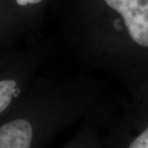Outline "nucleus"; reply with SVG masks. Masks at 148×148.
<instances>
[{
	"label": "nucleus",
	"mask_w": 148,
	"mask_h": 148,
	"mask_svg": "<svg viewBox=\"0 0 148 148\" xmlns=\"http://www.w3.org/2000/svg\"><path fill=\"white\" fill-rule=\"evenodd\" d=\"M94 110L86 118L77 132L65 143L62 148H104L102 135L96 126Z\"/></svg>",
	"instance_id": "obj_6"
},
{
	"label": "nucleus",
	"mask_w": 148,
	"mask_h": 148,
	"mask_svg": "<svg viewBox=\"0 0 148 148\" xmlns=\"http://www.w3.org/2000/svg\"><path fill=\"white\" fill-rule=\"evenodd\" d=\"M133 96L127 113L102 137L104 148H148V83Z\"/></svg>",
	"instance_id": "obj_4"
},
{
	"label": "nucleus",
	"mask_w": 148,
	"mask_h": 148,
	"mask_svg": "<svg viewBox=\"0 0 148 148\" xmlns=\"http://www.w3.org/2000/svg\"><path fill=\"white\" fill-rule=\"evenodd\" d=\"M42 56L37 50L0 53V119L15 105L39 75Z\"/></svg>",
	"instance_id": "obj_2"
},
{
	"label": "nucleus",
	"mask_w": 148,
	"mask_h": 148,
	"mask_svg": "<svg viewBox=\"0 0 148 148\" xmlns=\"http://www.w3.org/2000/svg\"><path fill=\"white\" fill-rule=\"evenodd\" d=\"M98 91L85 78L38 75L0 119V148H47L63 131L96 109Z\"/></svg>",
	"instance_id": "obj_1"
},
{
	"label": "nucleus",
	"mask_w": 148,
	"mask_h": 148,
	"mask_svg": "<svg viewBox=\"0 0 148 148\" xmlns=\"http://www.w3.org/2000/svg\"><path fill=\"white\" fill-rule=\"evenodd\" d=\"M76 19L116 14L135 45L148 49V0H75Z\"/></svg>",
	"instance_id": "obj_3"
},
{
	"label": "nucleus",
	"mask_w": 148,
	"mask_h": 148,
	"mask_svg": "<svg viewBox=\"0 0 148 148\" xmlns=\"http://www.w3.org/2000/svg\"><path fill=\"white\" fill-rule=\"evenodd\" d=\"M24 34L22 27L0 3V53L11 50L12 46Z\"/></svg>",
	"instance_id": "obj_7"
},
{
	"label": "nucleus",
	"mask_w": 148,
	"mask_h": 148,
	"mask_svg": "<svg viewBox=\"0 0 148 148\" xmlns=\"http://www.w3.org/2000/svg\"><path fill=\"white\" fill-rule=\"evenodd\" d=\"M50 0H0V3L7 9L25 34L37 29L42 23Z\"/></svg>",
	"instance_id": "obj_5"
}]
</instances>
